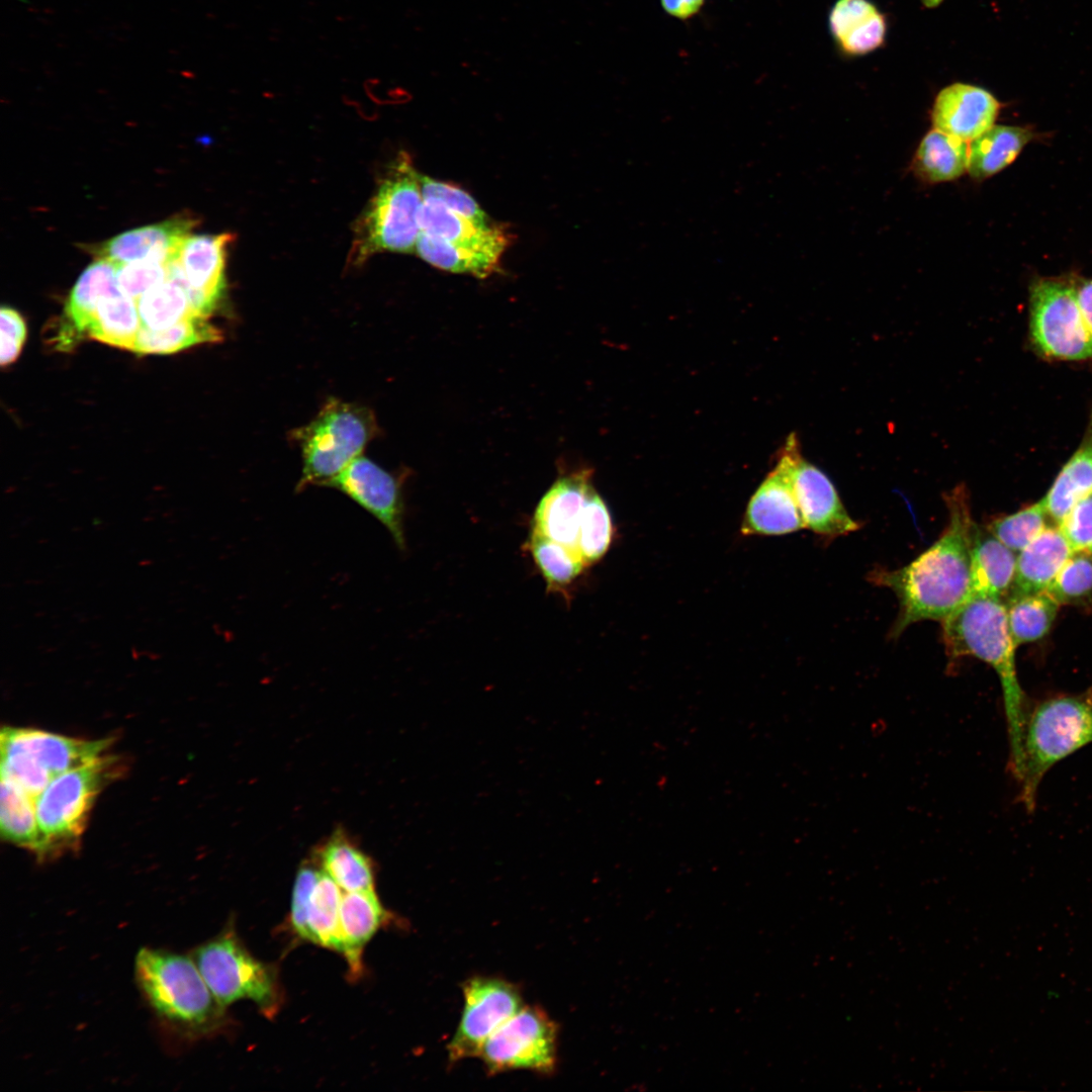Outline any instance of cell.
Returning <instances> with one entry per match:
<instances>
[{
    "label": "cell",
    "mask_w": 1092,
    "mask_h": 1092,
    "mask_svg": "<svg viewBox=\"0 0 1092 1092\" xmlns=\"http://www.w3.org/2000/svg\"><path fill=\"white\" fill-rule=\"evenodd\" d=\"M944 502L946 525L928 549L905 566L878 568L869 575L870 581L890 588L898 599L891 638L920 621L941 622L972 597L971 549L976 523L966 486H956L944 495Z\"/></svg>",
    "instance_id": "obj_1"
},
{
    "label": "cell",
    "mask_w": 1092,
    "mask_h": 1092,
    "mask_svg": "<svg viewBox=\"0 0 1092 1092\" xmlns=\"http://www.w3.org/2000/svg\"><path fill=\"white\" fill-rule=\"evenodd\" d=\"M942 641L949 663L964 657H976L997 673L1009 739V767L1014 779L1022 760V739L1028 706L1020 687L1015 649L1003 600L972 596L941 621Z\"/></svg>",
    "instance_id": "obj_2"
},
{
    "label": "cell",
    "mask_w": 1092,
    "mask_h": 1092,
    "mask_svg": "<svg viewBox=\"0 0 1092 1092\" xmlns=\"http://www.w3.org/2000/svg\"><path fill=\"white\" fill-rule=\"evenodd\" d=\"M140 991L161 1023L187 1039L217 1034L229 1023L191 956L141 948L134 962Z\"/></svg>",
    "instance_id": "obj_3"
},
{
    "label": "cell",
    "mask_w": 1092,
    "mask_h": 1092,
    "mask_svg": "<svg viewBox=\"0 0 1092 1092\" xmlns=\"http://www.w3.org/2000/svg\"><path fill=\"white\" fill-rule=\"evenodd\" d=\"M1092 743V690L1056 695L1028 707L1022 760L1016 779L1019 802L1027 813L1036 807L1038 787L1058 762Z\"/></svg>",
    "instance_id": "obj_4"
},
{
    "label": "cell",
    "mask_w": 1092,
    "mask_h": 1092,
    "mask_svg": "<svg viewBox=\"0 0 1092 1092\" xmlns=\"http://www.w3.org/2000/svg\"><path fill=\"white\" fill-rule=\"evenodd\" d=\"M422 205L421 175L410 156L400 153L356 221L349 265L359 267L382 252L416 251Z\"/></svg>",
    "instance_id": "obj_5"
},
{
    "label": "cell",
    "mask_w": 1092,
    "mask_h": 1092,
    "mask_svg": "<svg viewBox=\"0 0 1092 1092\" xmlns=\"http://www.w3.org/2000/svg\"><path fill=\"white\" fill-rule=\"evenodd\" d=\"M378 430L370 408L330 398L308 424L291 432L302 456L296 490L309 485L328 486L361 455Z\"/></svg>",
    "instance_id": "obj_6"
},
{
    "label": "cell",
    "mask_w": 1092,
    "mask_h": 1092,
    "mask_svg": "<svg viewBox=\"0 0 1092 1092\" xmlns=\"http://www.w3.org/2000/svg\"><path fill=\"white\" fill-rule=\"evenodd\" d=\"M117 761L103 754L57 776L36 797L38 859H50L79 846L97 795L118 775Z\"/></svg>",
    "instance_id": "obj_7"
},
{
    "label": "cell",
    "mask_w": 1092,
    "mask_h": 1092,
    "mask_svg": "<svg viewBox=\"0 0 1092 1092\" xmlns=\"http://www.w3.org/2000/svg\"><path fill=\"white\" fill-rule=\"evenodd\" d=\"M0 743L1 776L36 799L53 779L103 755L111 742L8 726L1 731Z\"/></svg>",
    "instance_id": "obj_8"
},
{
    "label": "cell",
    "mask_w": 1092,
    "mask_h": 1092,
    "mask_svg": "<svg viewBox=\"0 0 1092 1092\" xmlns=\"http://www.w3.org/2000/svg\"><path fill=\"white\" fill-rule=\"evenodd\" d=\"M191 958L224 1007L249 999L268 1017L279 1010L282 991L277 972L255 959L233 928L197 946Z\"/></svg>",
    "instance_id": "obj_9"
},
{
    "label": "cell",
    "mask_w": 1092,
    "mask_h": 1092,
    "mask_svg": "<svg viewBox=\"0 0 1092 1092\" xmlns=\"http://www.w3.org/2000/svg\"><path fill=\"white\" fill-rule=\"evenodd\" d=\"M1029 331L1034 348L1045 357L1092 359V334L1080 310L1074 281L1039 278L1031 284Z\"/></svg>",
    "instance_id": "obj_10"
},
{
    "label": "cell",
    "mask_w": 1092,
    "mask_h": 1092,
    "mask_svg": "<svg viewBox=\"0 0 1092 1092\" xmlns=\"http://www.w3.org/2000/svg\"><path fill=\"white\" fill-rule=\"evenodd\" d=\"M478 1058L489 1074H550L557 1063V1025L540 1008L523 1006L484 1041Z\"/></svg>",
    "instance_id": "obj_11"
},
{
    "label": "cell",
    "mask_w": 1092,
    "mask_h": 1092,
    "mask_svg": "<svg viewBox=\"0 0 1092 1092\" xmlns=\"http://www.w3.org/2000/svg\"><path fill=\"white\" fill-rule=\"evenodd\" d=\"M464 1005L447 1045L449 1062L478 1057L484 1041L524 1005L519 988L494 977L475 976L462 985Z\"/></svg>",
    "instance_id": "obj_12"
},
{
    "label": "cell",
    "mask_w": 1092,
    "mask_h": 1092,
    "mask_svg": "<svg viewBox=\"0 0 1092 1092\" xmlns=\"http://www.w3.org/2000/svg\"><path fill=\"white\" fill-rule=\"evenodd\" d=\"M799 443L791 435L774 470L751 496L741 532L743 535H784L806 529L794 488V466Z\"/></svg>",
    "instance_id": "obj_13"
},
{
    "label": "cell",
    "mask_w": 1092,
    "mask_h": 1092,
    "mask_svg": "<svg viewBox=\"0 0 1092 1092\" xmlns=\"http://www.w3.org/2000/svg\"><path fill=\"white\" fill-rule=\"evenodd\" d=\"M337 488L378 520L396 546L405 549L404 504L399 478L360 455L329 485Z\"/></svg>",
    "instance_id": "obj_14"
},
{
    "label": "cell",
    "mask_w": 1092,
    "mask_h": 1092,
    "mask_svg": "<svg viewBox=\"0 0 1092 1092\" xmlns=\"http://www.w3.org/2000/svg\"><path fill=\"white\" fill-rule=\"evenodd\" d=\"M232 234L189 235L177 258L194 313L208 317L226 290L225 263Z\"/></svg>",
    "instance_id": "obj_15"
},
{
    "label": "cell",
    "mask_w": 1092,
    "mask_h": 1092,
    "mask_svg": "<svg viewBox=\"0 0 1092 1092\" xmlns=\"http://www.w3.org/2000/svg\"><path fill=\"white\" fill-rule=\"evenodd\" d=\"M793 480L806 529L829 538L859 529L860 525L848 514L827 475L807 462L801 453L796 458Z\"/></svg>",
    "instance_id": "obj_16"
},
{
    "label": "cell",
    "mask_w": 1092,
    "mask_h": 1092,
    "mask_svg": "<svg viewBox=\"0 0 1092 1092\" xmlns=\"http://www.w3.org/2000/svg\"><path fill=\"white\" fill-rule=\"evenodd\" d=\"M999 110L1000 103L990 91L956 82L938 92L930 118L933 128L969 143L994 125Z\"/></svg>",
    "instance_id": "obj_17"
},
{
    "label": "cell",
    "mask_w": 1092,
    "mask_h": 1092,
    "mask_svg": "<svg viewBox=\"0 0 1092 1092\" xmlns=\"http://www.w3.org/2000/svg\"><path fill=\"white\" fill-rule=\"evenodd\" d=\"M194 224L192 216L177 214L164 221L119 234L96 246L93 253L97 258L117 265L140 261L170 263L178 258L181 245Z\"/></svg>",
    "instance_id": "obj_18"
},
{
    "label": "cell",
    "mask_w": 1092,
    "mask_h": 1092,
    "mask_svg": "<svg viewBox=\"0 0 1092 1092\" xmlns=\"http://www.w3.org/2000/svg\"><path fill=\"white\" fill-rule=\"evenodd\" d=\"M593 489L588 469L558 478L536 508L533 530L576 551L580 521Z\"/></svg>",
    "instance_id": "obj_19"
},
{
    "label": "cell",
    "mask_w": 1092,
    "mask_h": 1092,
    "mask_svg": "<svg viewBox=\"0 0 1092 1092\" xmlns=\"http://www.w3.org/2000/svg\"><path fill=\"white\" fill-rule=\"evenodd\" d=\"M420 224L421 233L470 250L503 255L510 244L506 228L477 223L432 197H423Z\"/></svg>",
    "instance_id": "obj_20"
},
{
    "label": "cell",
    "mask_w": 1092,
    "mask_h": 1092,
    "mask_svg": "<svg viewBox=\"0 0 1092 1092\" xmlns=\"http://www.w3.org/2000/svg\"><path fill=\"white\" fill-rule=\"evenodd\" d=\"M1073 553L1059 526H1048L1017 553L1014 580L1007 597L1045 590Z\"/></svg>",
    "instance_id": "obj_21"
},
{
    "label": "cell",
    "mask_w": 1092,
    "mask_h": 1092,
    "mask_svg": "<svg viewBox=\"0 0 1092 1092\" xmlns=\"http://www.w3.org/2000/svg\"><path fill=\"white\" fill-rule=\"evenodd\" d=\"M390 914L373 891L345 892L340 907L341 953L350 973L362 974V954L365 945L389 921Z\"/></svg>",
    "instance_id": "obj_22"
},
{
    "label": "cell",
    "mask_w": 1092,
    "mask_h": 1092,
    "mask_svg": "<svg viewBox=\"0 0 1092 1092\" xmlns=\"http://www.w3.org/2000/svg\"><path fill=\"white\" fill-rule=\"evenodd\" d=\"M829 28L844 54L862 56L883 44L887 22L870 0H837L829 13Z\"/></svg>",
    "instance_id": "obj_23"
},
{
    "label": "cell",
    "mask_w": 1092,
    "mask_h": 1092,
    "mask_svg": "<svg viewBox=\"0 0 1092 1092\" xmlns=\"http://www.w3.org/2000/svg\"><path fill=\"white\" fill-rule=\"evenodd\" d=\"M1017 553L976 524L971 549L972 596L1003 600L1014 580Z\"/></svg>",
    "instance_id": "obj_24"
},
{
    "label": "cell",
    "mask_w": 1092,
    "mask_h": 1092,
    "mask_svg": "<svg viewBox=\"0 0 1092 1092\" xmlns=\"http://www.w3.org/2000/svg\"><path fill=\"white\" fill-rule=\"evenodd\" d=\"M1092 493V418L1078 449L1062 467L1041 498L1049 517L1058 525L1081 498Z\"/></svg>",
    "instance_id": "obj_25"
},
{
    "label": "cell",
    "mask_w": 1092,
    "mask_h": 1092,
    "mask_svg": "<svg viewBox=\"0 0 1092 1092\" xmlns=\"http://www.w3.org/2000/svg\"><path fill=\"white\" fill-rule=\"evenodd\" d=\"M136 305L142 327L155 331L198 316L192 309L177 259L168 264L166 280L145 292L136 300Z\"/></svg>",
    "instance_id": "obj_26"
},
{
    "label": "cell",
    "mask_w": 1092,
    "mask_h": 1092,
    "mask_svg": "<svg viewBox=\"0 0 1092 1092\" xmlns=\"http://www.w3.org/2000/svg\"><path fill=\"white\" fill-rule=\"evenodd\" d=\"M913 171L928 183L948 182L968 172V142L932 128L914 154Z\"/></svg>",
    "instance_id": "obj_27"
},
{
    "label": "cell",
    "mask_w": 1092,
    "mask_h": 1092,
    "mask_svg": "<svg viewBox=\"0 0 1092 1092\" xmlns=\"http://www.w3.org/2000/svg\"><path fill=\"white\" fill-rule=\"evenodd\" d=\"M1032 139L1029 129L1011 125H993L969 146L968 173L984 180L1009 166Z\"/></svg>",
    "instance_id": "obj_28"
},
{
    "label": "cell",
    "mask_w": 1092,
    "mask_h": 1092,
    "mask_svg": "<svg viewBox=\"0 0 1092 1092\" xmlns=\"http://www.w3.org/2000/svg\"><path fill=\"white\" fill-rule=\"evenodd\" d=\"M116 271L117 264L97 258L79 276L65 305V314L74 332L86 335L99 302L121 291Z\"/></svg>",
    "instance_id": "obj_29"
},
{
    "label": "cell",
    "mask_w": 1092,
    "mask_h": 1092,
    "mask_svg": "<svg viewBox=\"0 0 1092 1092\" xmlns=\"http://www.w3.org/2000/svg\"><path fill=\"white\" fill-rule=\"evenodd\" d=\"M322 870L344 892L374 890L371 859L342 832H336L317 850Z\"/></svg>",
    "instance_id": "obj_30"
},
{
    "label": "cell",
    "mask_w": 1092,
    "mask_h": 1092,
    "mask_svg": "<svg viewBox=\"0 0 1092 1092\" xmlns=\"http://www.w3.org/2000/svg\"><path fill=\"white\" fill-rule=\"evenodd\" d=\"M141 328L136 301L119 291L99 302L86 335L105 344L132 351Z\"/></svg>",
    "instance_id": "obj_31"
},
{
    "label": "cell",
    "mask_w": 1092,
    "mask_h": 1092,
    "mask_svg": "<svg viewBox=\"0 0 1092 1092\" xmlns=\"http://www.w3.org/2000/svg\"><path fill=\"white\" fill-rule=\"evenodd\" d=\"M35 798L13 781L1 776L0 829L2 837L19 847L40 849Z\"/></svg>",
    "instance_id": "obj_32"
},
{
    "label": "cell",
    "mask_w": 1092,
    "mask_h": 1092,
    "mask_svg": "<svg viewBox=\"0 0 1092 1092\" xmlns=\"http://www.w3.org/2000/svg\"><path fill=\"white\" fill-rule=\"evenodd\" d=\"M343 893L323 870L305 911V940L341 953L340 907Z\"/></svg>",
    "instance_id": "obj_33"
},
{
    "label": "cell",
    "mask_w": 1092,
    "mask_h": 1092,
    "mask_svg": "<svg viewBox=\"0 0 1092 1092\" xmlns=\"http://www.w3.org/2000/svg\"><path fill=\"white\" fill-rule=\"evenodd\" d=\"M416 252L436 268L477 278H485L496 272L502 258L496 253L457 247L423 233L418 239Z\"/></svg>",
    "instance_id": "obj_34"
},
{
    "label": "cell",
    "mask_w": 1092,
    "mask_h": 1092,
    "mask_svg": "<svg viewBox=\"0 0 1092 1092\" xmlns=\"http://www.w3.org/2000/svg\"><path fill=\"white\" fill-rule=\"evenodd\" d=\"M1005 604L1009 630L1016 647L1045 636L1060 607L1045 590L1010 596Z\"/></svg>",
    "instance_id": "obj_35"
},
{
    "label": "cell",
    "mask_w": 1092,
    "mask_h": 1092,
    "mask_svg": "<svg viewBox=\"0 0 1092 1092\" xmlns=\"http://www.w3.org/2000/svg\"><path fill=\"white\" fill-rule=\"evenodd\" d=\"M220 339V332L207 318L193 316L164 330L142 327L132 351L140 354H170Z\"/></svg>",
    "instance_id": "obj_36"
},
{
    "label": "cell",
    "mask_w": 1092,
    "mask_h": 1092,
    "mask_svg": "<svg viewBox=\"0 0 1092 1092\" xmlns=\"http://www.w3.org/2000/svg\"><path fill=\"white\" fill-rule=\"evenodd\" d=\"M528 549L550 590H565L586 564L572 548L532 530Z\"/></svg>",
    "instance_id": "obj_37"
},
{
    "label": "cell",
    "mask_w": 1092,
    "mask_h": 1092,
    "mask_svg": "<svg viewBox=\"0 0 1092 1092\" xmlns=\"http://www.w3.org/2000/svg\"><path fill=\"white\" fill-rule=\"evenodd\" d=\"M612 536L610 512L594 488L583 510L576 541V551L586 566L599 561L606 554Z\"/></svg>",
    "instance_id": "obj_38"
},
{
    "label": "cell",
    "mask_w": 1092,
    "mask_h": 1092,
    "mask_svg": "<svg viewBox=\"0 0 1092 1092\" xmlns=\"http://www.w3.org/2000/svg\"><path fill=\"white\" fill-rule=\"evenodd\" d=\"M1048 518L1040 499L1013 514L994 519L986 528L1009 549L1018 553L1048 527Z\"/></svg>",
    "instance_id": "obj_39"
},
{
    "label": "cell",
    "mask_w": 1092,
    "mask_h": 1092,
    "mask_svg": "<svg viewBox=\"0 0 1092 1092\" xmlns=\"http://www.w3.org/2000/svg\"><path fill=\"white\" fill-rule=\"evenodd\" d=\"M1045 592L1059 604H1073L1092 593V555L1074 552Z\"/></svg>",
    "instance_id": "obj_40"
},
{
    "label": "cell",
    "mask_w": 1092,
    "mask_h": 1092,
    "mask_svg": "<svg viewBox=\"0 0 1092 1092\" xmlns=\"http://www.w3.org/2000/svg\"><path fill=\"white\" fill-rule=\"evenodd\" d=\"M421 187L423 197L436 198L462 216L480 224L493 222L472 196L458 186L421 175Z\"/></svg>",
    "instance_id": "obj_41"
},
{
    "label": "cell",
    "mask_w": 1092,
    "mask_h": 1092,
    "mask_svg": "<svg viewBox=\"0 0 1092 1092\" xmlns=\"http://www.w3.org/2000/svg\"><path fill=\"white\" fill-rule=\"evenodd\" d=\"M168 264L160 261H140L117 265L118 287L136 301L149 289L166 280Z\"/></svg>",
    "instance_id": "obj_42"
},
{
    "label": "cell",
    "mask_w": 1092,
    "mask_h": 1092,
    "mask_svg": "<svg viewBox=\"0 0 1092 1092\" xmlns=\"http://www.w3.org/2000/svg\"><path fill=\"white\" fill-rule=\"evenodd\" d=\"M1058 526L1074 552L1092 555V493L1075 504Z\"/></svg>",
    "instance_id": "obj_43"
},
{
    "label": "cell",
    "mask_w": 1092,
    "mask_h": 1092,
    "mask_svg": "<svg viewBox=\"0 0 1092 1092\" xmlns=\"http://www.w3.org/2000/svg\"><path fill=\"white\" fill-rule=\"evenodd\" d=\"M322 870L313 866H302L295 878L290 909V924L292 930L301 939L305 940V911L312 889L320 877Z\"/></svg>",
    "instance_id": "obj_44"
},
{
    "label": "cell",
    "mask_w": 1092,
    "mask_h": 1092,
    "mask_svg": "<svg viewBox=\"0 0 1092 1092\" xmlns=\"http://www.w3.org/2000/svg\"><path fill=\"white\" fill-rule=\"evenodd\" d=\"M1 365L11 364L19 356L26 337V326L21 315L10 307H2Z\"/></svg>",
    "instance_id": "obj_45"
},
{
    "label": "cell",
    "mask_w": 1092,
    "mask_h": 1092,
    "mask_svg": "<svg viewBox=\"0 0 1092 1092\" xmlns=\"http://www.w3.org/2000/svg\"><path fill=\"white\" fill-rule=\"evenodd\" d=\"M663 10L672 17L688 19L696 15L705 0H660Z\"/></svg>",
    "instance_id": "obj_46"
},
{
    "label": "cell",
    "mask_w": 1092,
    "mask_h": 1092,
    "mask_svg": "<svg viewBox=\"0 0 1092 1092\" xmlns=\"http://www.w3.org/2000/svg\"><path fill=\"white\" fill-rule=\"evenodd\" d=\"M1076 297L1083 318L1092 334V279L1075 281Z\"/></svg>",
    "instance_id": "obj_47"
}]
</instances>
